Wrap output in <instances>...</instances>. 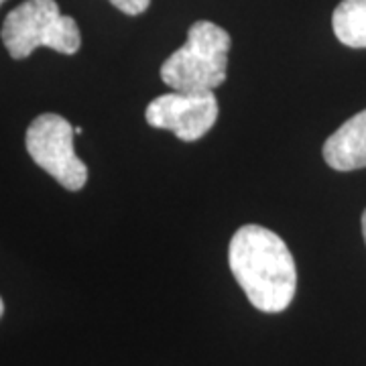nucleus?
Returning <instances> with one entry per match:
<instances>
[{
    "mask_svg": "<svg viewBox=\"0 0 366 366\" xmlns=\"http://www.w3.org/2000/svg\"><path fill=\"white\" fill-rule=\"evenodd\" d=\"M228 262L236 283L257 310L264 314L287 310L297 289V269L281 236L259 224H247L230 240Z\"/></svg>",
    "mask_w": 366,
    "mask_h": 366,
    "instance_id": "nucleus-1",
    "label": "nucleus"
},
{
    "mask_svg": "<svg viewBox=\"0 0 366 366\" xmlns=\"http://www.w3.org/2000/svg\"><path fill=\"white\" fill-rule=\"evenodd\" d=\"M232 39L228 31L209 21H197L187 41L161 66V79L183 94H208L222 86L228 71Z\"/></svg>",
    "mask_w": 366,
    "mask_h": 366,
    "instance_id": "nucleus-2",
    "label": "nucleus"
},
{
    "mask_svg": "<svg viewBox=\"0 0 366 366\" xmlns=\"http://www.w3.org/2000/svg\"><path fill=\"white\" fill-rule=\"evenodd\" d=\"M2 43L13 59H25L39 47L74 55L81 35L71 16L59 13L55 0H25L2 23Z\"/></svg>",
    "mask_w": 366,
    "mask_h": 366,
    "instance_id": "nucleus-3",
    "label": "nucleus"
},
{
    "mask_svg": "<svg viewBox=\"0 0 366 366\" xmlns=\"http://www.w3.org/2000/svg\"><path fill=\"white\" fill-rule=\"evenodd\" d=\"M74 127L59 114H41L26 129V151L31 159L69 192L88 182V167L74 151Z\"/></svg>",
    "mask_w": 366,
    "mask_h": 366,
    "instance_id": "nucleus-4",
    "label": "nucleus"
},
{
    "mask_svg": "<svg viewBox=\"0 0 366 366\" xmlns=\"http://www.w3.org/2000/svg\"><path fill=\"white\" fill-rule=\"evenodd\" d=\"M147 122L153 129L171 131L182 141H197L216 124L218 100L214 92L183 94L171 92L149 102L144 110Z\"/></svg>",
    "mask_w": 366,
    "mask_h": 366,
    "instance_id": "nucleus-5",
    "label": "nucleus"
},
{
    "mask_svg": "<svg viewBox=\"0 0 366 366\" xmlns=\"http://www.w3.org/2000/svg\"><path fill=\"white\" fill-rule=\"evenodd\" d=\"M324 159L336 171L366 167V110L354 114L324 144Z\"/></svg>",
    "mask_w": 366,
    "mask_h": 366,
    "instance_id": "nucleus-6",
    "label": "nucleus"
},
{
    "mask_svg": "<svg viewBox=\"0 0 366 366\" xmlns=\"http://www.w3.org/2000/svg\"><path fill=\"white\" fill-rule=\"evenodd\" d=\"M332 26L340 43L366 49V0H342L332 14Z\"/></svg>",
    "mask_w": 366,
    "mask_h": 366,
    "instance_id": "nucleus-7",
    "label": "nucleus"
},
{
    "mask_svg": "<svg viewBox=\"0 0 366 366\" xmlns=\"http://www.w3.org/2000/svg\"><path fill=\"white\" fill-rule=\"evenodd\" d=\"M114 6H117L118 11H122L124 14H141L144 13L147 9H149V4H151V0H110Z\"/></svg>",
    "mask_w": 366,
    "mask_h": 366,
    "instance_id": "nucleus-8",
    "label": "nucleus"
},
{
    "mask_svg": "<svg viewBox=\"0 0 366 366\" xmlns=\"http://www.w3.org/2000/svg\"><path fill=\"white\" fill-rule=\"evenodd\" d=\"M362 234H365V242H366V209L362 214Z\"/></svg>",
    "mask_w": 366,
    "mask_h": 366,
    "instance_id": "nucleus-9",
    "label": "nucleus"
},
{
    "mask_svg": "<svg viewBox=\"0 0 366 366\" xmlns=\"http://www.w3.org/2000/svg\"><path fill=\"white\" fill-rule=\"evenodd\" d=\"M4 314V303H2V297H0V317Z\"/></svg>",
    "mask_w": 366,
    "mask_h": 366,
    "instance_id": "nucleus-10",
    "label": "nucleus"
},
{
    "mask_svg": "<svg viewBox=\"0 0 366 366\" xmlns=\"http://www.w3.org/2000/svg\"><path fill=\"white\" fill-rule=\"evenodd\" d=\"M4 2H6V0H0V4H4Z\"/></svg>",
    "mask_w": 366,
    "mask_h": 366,
    "instance_id": "nucleus-11",
    "label": "nucleus"
}]
</instances>
